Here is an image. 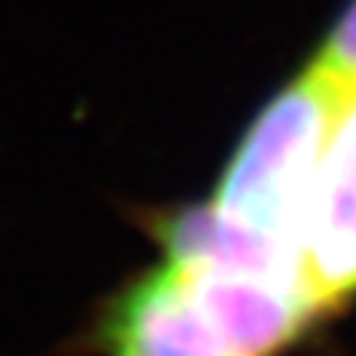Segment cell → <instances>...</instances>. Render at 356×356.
I'll use <instances>...</instances> for the list:
<instances>
[{"label":"cell","mask_w":356,"mask_h":356,"mask_svg":"<svg viewBox=\"0 0 356 356\" xmlns=\"http://www.w3.org/2000/svg\"><path fill=\"white\" fill-rule=\"evenodd\" d=\"M96 346L106 356H234L165 264L142 270L106 304Z\"/></svg>","instance_id":"277c9868"},{"label":"cell","mask_w":356,"mask_h":356,"mask_svg":"<svg viewBox=\"0 0 356 356\" xmlns=\"http://www.w3.org/2000/svg\"><path fill=\"white\" fill-rule=\"evenodd\" d=\"M310 63L323 70L340 86H356V0H346L343 10L337 13L323 43L317 47V56Z\"/></svg>","instance_id":"5b68a950"},{"label":"cell","mask_w":356,"mask_h":356,"mask_svg":"<svg viewBox=\"0 0 356 356\" xmlns=\"http://www.w3.org/2000/svg\"><path fill=\"white\" fill-rule=\"evenodd\" d=\"M350 99H353V106H356V86H353V89H350Z\"/></svg>","instance_id":"8992f818"},{"label":"cell","mask_w":356,"mask_h":356,"mask_svg":"<svg viewBox=\"0 0 356 356\" xmlns=\"http://www.w3.org/2000/svg\"><path fill=\"white\" fill-rule=\"evenodd\" d=\"M297 251L323 307L356 293V106L350 92L307 195Z\"/></svg>","instance_id":"3957f363"},{"label":"cell","mask_w":356,"mask_h":356,"mask_svg":"<svg viewBox=\"0 0 356 356\" xmlns=\"http://www.w3.org/2000/svg\"><path fill=\"white\" fill-rule=\"evenodd\" d=\"M165 261L181 274L198 314L234 356L280 353L307 330L310 320L323 314L317 297L291 280L231 267L185 264L175 257Z\"/></svg>","instance_id":"7a4b0ae2"},{"label":"cell","mask_w":356,"mask_h":356,"mask_svg":"<svg viewBox=\"0 0 356 356\" xmlns=\"http://www.w3.org/2000/svg\"><path fill=\"white\" fill-rule=\"evenodd\" d=\"M346 92L314 63L297 73L254 115L208 204L244 228L297 244L307 195Z\"/></svg>","instance_id":"6da1fadb"}]
</instances>
